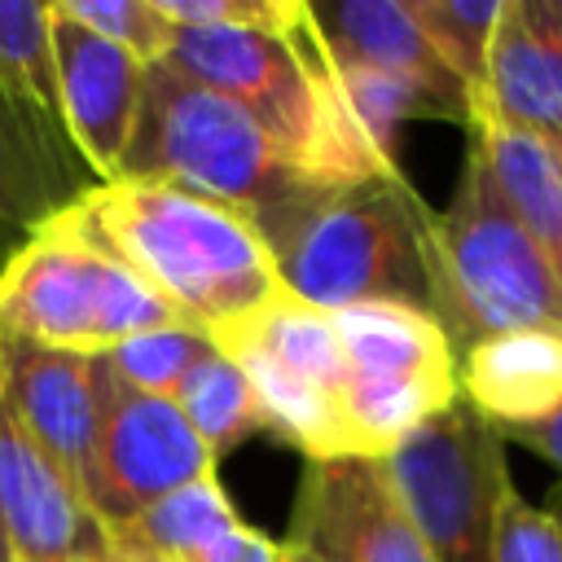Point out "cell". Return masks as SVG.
I'll use <instances>...</instances> for the list:
<instances>
[{"instance_id": "1", "label": "cell", "mask_w": 562, "mask_h": 562, "mask_svg": "<svg viewBox=\"0 0 562 562\" xmlns=\"http://www.w3.org/2000/svg\"><path fill=\"white\" fill-rule=\"evenodd\" d=\"M53 220L132 268L202 334L263 307L281 290L246 215L171 184H88Z\"/></svg>"}, {"instance_id": "2", "label": "cell", "mask_w": 562, "mask_h": 562, "mask_svg": "<svg viewBox=\"0 0 562 562\" xmlns=\"http://www.w3.org/2000/svg\"><path fill=\"white\" fill-rule=\"evenodd\" d=\"M422 220L426 202L395 171L360 184H303L259 211L250 228L272 259L277 285L321 312L356 303H408L430 312Z\"/></svg>"}, {"instance_id": "3", "label": "cell", "mask_w": 562, "mask_h": 562, "mask_svg": "<svg viewBox=\"0 0 562 562\" xmlns=\"http://www.w3.org/2000/svg\"><path fill=\"white\" fill-rule=\"evenodd\" d=\"M422 272L452 351L509 329H562L558 268L501 202L474 149L448 211L422 220Z\"/></svg>"}, {"instance_id": "4", "label": "cell", "mask_w": 562, "mask_h": 562, "mask_svg": "<svg viewBox=\"0 0 562 562\" xmlns=\"http://www.w3.org/2000/svg\"><path fill=\"white\" fill-rule=\"evenodd\" d=\"M119 180L171 184L246 220L316 184L241 105L180 79L162 61L145 66Z\"/></svg>"}, {"instance_id": "5", "label": "cell", "mask_w": 562, "mask_h": 562, "mask_svg": "<svg viewBox=\"0 0 562 562\" xmlns=\"http://www.w3.org/2000/svg\"><path fill=\"white\" fill-rule=\"evenodd\" d=\"M184 325L132 268L48 220L0 268V329L40 347L105 356L123 338Z\"/></svg>"}, {"instance_id": "6", "label": "cell", "mask_w": 562, "mask_h": 562, "mask_svg": "<svg viewBox=\"0 0 562 562\" xmlns=\"http://www.w3.org/2000/svg\"><path fill=\"white\" fill-rule=\"evenodd\" d=\"M329 316L342 347V417L356 452L382 461L408 430L461 395L452 347L426 307L356 303Z\"/></svg>"}, {"instance_id": "7", "label": "cell", "mask_w": 562, "mask_h": 562, "mask_svg": "<svg viewBox=\"0 0 562 562\" xmlns=\"http://www.w3.org/2000/svg\"><path fill=\"white\" fill-rule=\"evenodd\" d=\"M382 474L435 562H492L496 505L514 483L496 426L461 395L408 430L382 457Z\"/></svg>"}, {"instance_id": "8", "label": "cell", "mask_w": 562, "mask_h": 562, "mask_svg": "<svg viewBox=\"0 0 562 562\" xmlns=\"http://www.w3.org/2000/svg\"><path fill=\"white\" fill-rule=\"evenodd\" d=\"M97 391L101 422L79 474V496L110 536L176 487L211 479L215 457L193 435L176 400L127 386L105 356H97Z\"/></svg>"}, {"instance_id": "9", "label": "cell", "mask_w": 562, "mask_h": 562, "mask_svg": "<svg viewBox=\"0 0 562 562\" xmlns=\"http://www.w3.org/2000/svg\"><path fill=\"white\" fill-rule=\"evenodd\" d=\"M290 544L307 562H435L404 518L382 461H312Z\"/></svg>"}, {"instance_id": "10", "label": "cell", "mask_w": 562, "mask_h": 562, "mask_svg": "<svg viewBox=\"0 0 562 562\" xmlns=\"http://www.w3.org/2000/svg\"><path fill=\"white\" fill-rule=\"evenodd\" d=\"M48 35L66 140L79 154V162L97 176V184H110L119 180V162L136 127L145 66L127 48L70 22L57 4H48Z\"/></svg>"}, {"instance_id": "11", "label": "cell", "mask_w": 562, "mask_h": 562, "mask_svg": "<svg viewBox=\"0 0 562 562\" xmlns=\"http://www.w3.org/2000/svg\"><path fill=\"white\" fill-rule=\"evenodd\" d=\"M0 527L13 562H110V536L66 470L0 400Z\"/></svg>"}, {"instance_id": "12", "label": "cell", "mask_w": 562, "mask_h": 562, "mask_svg": "<svg viewBox=\"0 0 562 562\" xmlns=\"http://www.w3.org/2000/svg\"><path fill=\"white\" fill-rule=\"evenodd\" d=\"M0 400L13 413V422L79 487L101 422L97 356L40 347L31 338L0 329Z\"/></svg>"}, {"instance_id": "13", "label": "cell", "mask_w": 562, "mask_h": 562, "mask_svg": "<svg viewBox=\"0 0 562 562\" xmlns=\"http://www.w3.org/2000/svg\"><path fill=\"white\" fill-rule=\"evenodd\" d=\"M487 101L562 145V35L549 0H501L487 44Z\"/></svg>"}, {"instance_id": "14", "label": "cell", "mask_w": 562, "mask_h": 562, "mask_svg": "<svg viewBox=\"0 0 562 562\" xmlns=\"http://www.w3.org/2000/svg\"><path fill=\"white\" fill-rule=\"evenodd\" d=\"M83 171L75 149L57 145L0 88V268L88 189Z\"/></svg>"}, {"instance_id": "15", "label": "cell", "mask_w": 562, "mask_h": 562, "mask_svg": "<svg viewBox=\"0 0 562 562\" xmlns=\"http://www.w3.org/2000/svg\"><path fill=\"white\" fill-rule=\"evenodd\" d=\"M470 149L483 158L501 202L514 220L536 237V246L558 259L562 255V145L509 123L487 97L465 110Z\"/></svg>"}, {"instance_id": "16", "label": "cell", "mask_w": 562, "mask_h": 562, "mask_svg": "<svg viewBox=\"0 0 562 562\" xmlns=\"http://www.w3.org/2000/svg\"><path fill=\"white\" fill-rule=\"evenodd\" d=\"M465 404L496 430L536 422L562 404V329H509L461 351Z\"/></svg>"}, {"instance_id": "17", "label": "cell", "mask_w": 562, "mask_h": 562, "mask_svg": "<svg viewBox=\"0 0 562 562\" xmlns=\"http://www.w3.org/2000/svg\"><path fill=\"white\" fill-rule=\"evenodd\" d=\"M307 13L334 61H356L369 70L404 75L470 110L465 88L430 53L404 0H334V4H307Z\"/></svg>"}, {"instance_id": "18", "label": "cell", "mask_w": 562, "mask_h": 562, "mask_svg": "<svg viewBox=\"0 0 562 562\" xmlns=\"http://www.w3.org/2000/svg\"><path fill=\"white\" fill-rule=\"evenodd\" d=\"M237 522L241 518L233 514L224 487L211 474V479H198V483L176 487L171 496H162L149 509H140L132 522H123L119 531H110V549L149 553L158 562H198Z\"/></svg>"}, {"instance_id": "19", "label": "cell", "mask_w": 562, "mask_h": 562, "mask_svg": "<svg viewBox=\"0 0 562 562\" xmlns=\"http://www.w3.org/2000/svg\"><path fill=\"white\" fill-rule=\"evenodd\" d=\"M0 88L57 145L70 149L66 127H61V97H57V61H53V35H48V4L0 0Z\"/></svg>"}, {"instance_id": "20", "label": "cell", "mask_w": 562, "mask_h": 562, "mask_svg": "<svg viewBox=\"0 0 562 562\" xmlns=\"http://www.w3.org/2000/svg\"><path fill=\"white\" fill-rule=\"evenodd\" d=\"M176 408L184 413V422L193 426V435L206 443V452L220 461L228 448H237L246 435L268 430L263 408L246 382V373L215 347H206L198 356V364L180 378L176 386Z\"/></svg>"}, {"instance_id": "21", "label": "cell", "mask_w": 562, "mask_h": 562, "mask_svg": "<svg viewBox=\"0 0 562 562\" xmlns=\"http://www.w3.org/2000/svg\"><path fill=\"white\" fill-rule=\"evenodd\" d=\"M417 31L443 70L465 88V101L487 97V44L501 18V0H404Z\"/></svg>"}, {"instance_id": "22", "label": "cell", "mask_w": 562, "mask_h": 562, "mask_svg": "<svg viewBox=\"0 0 562 562\" xmlns=\"http://www.w3.org/2000/svg\"><path fill=\"white\" fill-rule=\"evenodd\" d=\"M211 347V338L193 325H167V329H149V334H136V338H123L119 347L105 351L110 369L145 391V395H176L180 378L198 364V356Z\"/></svg>"}, {"instance_id": "23", "label": "cell", "mask_w": 562, "mask_h": 562, "mask_svg": "<svg viewBox=\"0 0 562 562\" xmlns=\"http://www.w3.org/2000/svg\"><path fill=\"white\" fill-rule=\"evenodd\" d=\"M57 9L92 35L127 48L140 66H154L167 53L171 26L154 9V0H57Z\"/></svg>"}, {"instance_id": "24", "label": "cell", "mask_w": 562, "mask_h": 562, "mask_svg": "<svg viewBox=\"0 0 562 562\" xmlns=\"http://www.w3.org/2000/svg\"><path fill=\"white\" fill-rule=\"evenodd\" d=\"M492 562H562V518L527 505L509 487L492 522Z\"/></svg>"}, {"instance_id": "25", "label": "cell", "mask_w": 562, "mask_h": 562, "mask_svg": "<svg viewBox=\"0 0 562 562\" xmlns=\"http://www.w3.org/2000/svg\"><path fill=\"white\" fill-rule=\"evenodd\" d=\"M167 26H255L281 31L285 0H154Z\"/></svg>"}, {"instance_id": "26", "label": "cell", "mask_w": 562, "mask_h": 562, "mask_svg": "<svg viewBox=\"0 0 562 562\" xmlns=\"http://www.w3.org/2000/svg\"><path fill=\"white\" fill-rule=\"evenodd\" d=\"M198 562H290V549L277 544V540H268V536H259L255 527L237 522V527H233L228 536H220Z\"/></svg>"}, {"instance_id": "27", "label": "cell", "mask_w": 562, "mask_h": 562, "mask_svg": "<svg viewBox=\"0 0 562 562\" xmlns=\"http://www.w3.org/2000/svg\"><path fill=\"white\" fill-rule=\"evenodd\" d=\"M509 435H518L522 443H531L536 452H544L553 465H562V404L536 422H522V426H509Z\"/></svg>"}, {"instance_id": "28", "label": "cell", "mask_w": 562, "mask_h": 562, "mask_svg": "<svg viewBox=\"0 0 562 562\" xmlns=\"http://www.w3.org/2000/svg\"><path fill=\"white\" fill-rule=\"evenodd\" d=\"M110 562H158L149 553H132V549H110Z\"/></svg>"}, {"instance_id": "29", "label": "cell", "mask_w": 562, "mask_h": 562, "mask_svg": "<svg viewBox=\"0 0 562 562\" xmlns=\"http://www.w3.org/2000/svg\"><path fill=\"white\" fill-rule=\"evenodd\" d=\"M549 9H553V22H558V35H562V0H549Z\"/></svg>"}, {"instance_id": "30", "label": "cell", "mask_w": 562, "mask_h": 562, "mask_svg": "<svg viewBox=\"0 0 562 562\" xmlns=\"http://www.w3.org/2000/svg\"><path fill=\"white\" fill-rule=\"evenodd\" d=\"M0 562H13V553H9V540H4V527H0Z\"/></svg>"}, {"instance_id": "31", "label": "cell", "mask_w": 562, "mask_h": 562, "mask_svg": "<svg viewBox=\"0 0 562 562\" xmlns=\"http://www.w3.org/2000/svg\"><path fill=\"white\" fill-rule=\"evenodd\" d=\"M553 268H558V281H562V255H558V259H553Z\"/></svg>"}]
</instances>
